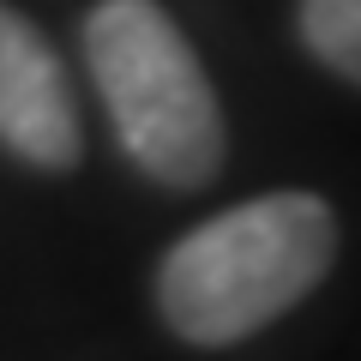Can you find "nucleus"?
<instances>
[{
    "mask_svg": "<svg viewBox=\"0 0 361 361\" xmlns=\"http://www.w3.org/2000/svg\"><path fill=\"white\" fill-rule=\"evenodd\" d=\"M337 265V211L307 187H271L193 223L151 277L157 319L193 349H235L295 313Z\"/></svg>",
    "mask_w": 361,
    "mask_h": 361,
    "instance_id": "nucleus-1",
    "label": "nucleus"
},
{
    "mask_svg": "<svg viewBox=\"0 0 361 361\" xmlns=\"http://www.w3.org/2000/svg\"><path fill=\"white\" fill-rule=\"evenodd\" d=\"M78 49L121 151L145 180L199 193L223 175L229 121L217 85L163 0H97L78 25Z\"/></svg>",
    "mask_w": 361,
    "mask_h": 361,
    "instance_id": "nucleus-2",
    "label": "nucleus"
},
{
    "mask_svg": "<svg viewBox=\"0 0 361 361\" xmlns=\"http://www.w3.org/2000/svg\"><path fill=\"white\" fill-rule=\"evenodd\" d=\"M0 151L42 175H66L85 157L73 73L42 25L13 0H0Z\"/></svg>",
    "mask_w": 361,
    "mask_h": 361,
    "instance_id": "nucleus-3",
    "label": "nucleus"
},
{
    "mask_svg": "<svg viewBox=\"0 0 361 361\" xmlns=\"http://www.w3.org/2000/svg\"><path fill=\"white\" fill-rule=\"evenodd\" d=\"M295 37L331 78L361 90V0H301Z\"/></svg>",
    "mask_w": 361,
    "mask_h": 361,
    "instance_id": "nucleus-4",
    "label": "nucleus"
}]
</instances>
